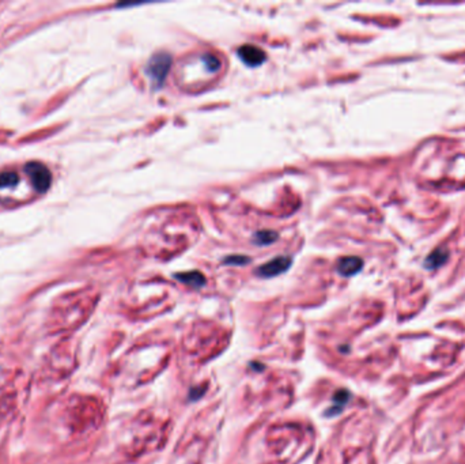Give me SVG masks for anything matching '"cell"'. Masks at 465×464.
<instances>
[{"instance_id": "cell-7", "label": "cell", "mask_w": 465, "mask_h": 464, "mask_svg": "<svg viewBox=\"0 0 465 464\" xmlns=\"http://www.w3.org/2000/svg\"><path fill=\"white\" fill-rule=\"evenodd\" d=\"M350 398H351V394H350L347 389H340V391H338V392L334 395L335 406L329 407L328 410L325 411V415L327 416L339 415V414L343 411V407H344V404L350 400Z\"/></svg>"}, {"instance_id": "cell-5", "label": "cell", "mask_w": 465, "mask_h": 464, "mask_svg": "<svg viewBox=\"0 0 465 464\" xmlns=\"http://www.w3.org/2000/svg\"><path fill=\"white\" fill-rule=\"evenodd\" d=\"M363 267V261L358 256L342 257L338 263V272L343 276H352L358 274Z\"/></svg>"}, {"instance_id": "cell-2", "label": "cell", "mask_w": 465, "mask_h": 464, "mask_svg": "<svg viewBox=\"0 0 465 464\" xmlns=\"http://www.w3.org/2000/svg\"><path fill=\"white\" fill-rule=\"evenodd\" d=\"M25 170L30 176L31 184H33L37 192L44 194L49 190L51 182H52V176H51V172L45 165L38 164V162H29L25 166Z\"/></svg>"}, {"instance_id": "cell-4", "label": "cell", "mask_w": 465, "mask_h": 464, "mask_svg": "<svg viewBox=\"0 0 465 464\" xmlns=\"http://www.w3.org/2000/svg\"><path fill=\"white\" fill-rule=\"evenodd\" d=\"M238 56L241 59L242 62L245 63L246 66L249 67H256L260 66L261 63H264L265 60V53L261 48L256 47V45H242L238 48Z\"/></svg>"}, {"instance_id": "cell-12", "label": "cell", "mask_w": 465, "mask_h": 464, "mask_svg": "<svg viewBox=\"0 0 465 464\" xmlns=\"http://www.w3.org/2000/svg\"><path fill=\"white\" fill-rule=\"evenodd\" d=\"M206 387H202V389H200V387H193V388L189 391V400H192V402L198 400V399H200L203 395L206 394Z\"/></svg>"}, {"instance_id": "cell-1", "label": "cell", "mask_w": 465, "mask_h": 464, "mask_svg": "<svg viewBox=\"0 0 465 464\" xmlns=\"http://www.w3.org/2000/svg\"><path fill=\"white\" fill-rule=\"evenodd\" d=\"M171 67V56L167 52H158L149 60L146 72L151 78L154 84L162 86Z\"/></svg>"}, {"instance_id": "cell-9", "label": "cell", "mask_w": 465, "mask_h": 464, "mask_svg": "<svg viewBox=\"0 0 465 464\" xmlns=\"http://www.w3.org/2000/svg\"><path fill=\"white\" fill-rule=\"evenodd\" d=\"M276 239L277 235L275 231L265 230V231H259V233H256L255 243L259 244V245H269V244H272L273 241H276Z\"/></svg>"}, {"instance_id": "cell-11", "label": "cell", "mask_w": 465, "mask_h": 464, "mask_svg": "<svg viewBox=\"0 0 465 464\" xmlns=\"http://www.w3.org/2000/svg\"><path fill=\"white\" fill-rule=\"evenodd\" d=\"M203 62L206 63L207 68H208L210 71H212V72H215V71H218L220 68L219 59L216 58L215 55H210V53H207V55L203 56Z\"/></svg>"}, {"instance_id": "cell-3", "label": "cell", "mask_w": 465, "mask_h": 464, "mask_svg": "<svg viewBox=\"0 0 465 464\" xmlns=\"http://www.w3.org/2000/svg\"><path fill=\"white\" fill-rule=\"evenodd\" d=\"M291 257L289 256H277L268 261L265 264L260 265L257 268V275L261 278H272L276 275H281L289 270L291 265Z\"/></svg>"}, {"instance_id": "cell-8", "label": "cell", "mask_w": 465, "mask_h": 464, "mask_svg": "<svg viewBox=\"0 0 465 464\" xmlns=\"http://www.w3.org/2000/svg\"><path fill=\"white\" fill-rule=\"evenodd\" d=\"M449 257V252L446 249H437L433 253H430L427 259L425 261L426 268H429V270H435V268H438L441 265L445 263V261L448 260Z\"/></svg>"}, {"instance_id": "cell-13", "label": "cell", "mask_w": 465, "mask_h": 464, "mask_svg": "<svg viewBox=\"0 0 465 464\" xmlns=\"http://www.w3.org/2000/svg\"><path fill=\"white\" fill-rule=\"evenodd\" d=\"M248 261H249V259H248V257H244V256H228L227 259L224 260V263H226V264H245V263H248Z\"/></svg>"}, {"instance_id": "cell-10", "label": "cell", "mask_w": 465, "mask_h": 464, "mask_svg": "<svg viewBox=\"0 0 465 464\" xmlns=\"http://www.w3.org/2000/svg\"><path fill=\"white\" fill-rule=\"evenodd\" d=\"M18 182V176L15 173L6 172L0 173V188H7V187H14Z\"/></svg>"}, {"instance_id": "cell-6", "label": "cell", "mask_w": 465, "mask_h": 464, "mask_svg": "<svg viewBox=\"0 0 465 464\" xmlns=\"http://www.w3.org/2000/svg\"><path fill=\"white\" fill-rule=\"evenodd\" d=\"M174 278L178 279L184 285H188L193 289H200L206 285V278L202 272L199 271H191V272H182V274H176Z\"/></svg>"}]
</instances>
